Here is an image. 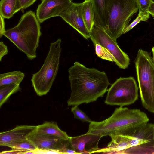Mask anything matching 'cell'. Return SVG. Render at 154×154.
<instances>
[{
  "instance_id": "22",
  "label": "cell",
  "mask_w": 154,
  "mask_h": 154,
  "mask_svg": "<svg viewBox=\"0 0 154 154\" xmlns=\"http://www.w3.org/2000/svg\"><path fill=\"white\" fill-rule=\"evenodd\" d=\"M93 43L95 46V53L98 57L102 59L115 62L114 57L108 50L98 43Z\"/></svg>"
},
{
  "instance_id": "18",
  "label": "cell",
  "mask_w": 154,
  "mask_h": 154,
  "mask_svg": "<svg viewBox=\"0 0 154 154\" xmlns=\"http://www.w3.org/2000/svg\"><path fill=\"white\" fill-rule=\"evenodd\" d=\"M82 13L86 26L90 32L94 24V15L91 0H85L82 2Z\"/></svg>"
},
{
  "instance_id": "20",
  "label": "cell",
  "mask_w": 154,
  "mask_h": 154,
  "mask_svg": "<svg viewBox=\"0 0 154 154\" xmlns=\"http://www.w3.org/2000/svg\"><path fill=\"white\" fill-rule=\"evenodd\" d=\"M20 90V84H13L0 87V107L11 95Z\"/></svg>"
},
{
  "instance_id": "26",
  "label": "cell",
  "mask_w": 154,
  "mask_h": 154,
  "mask_svg": "<svg viewBox=\"0 0 154 154\" xmlns=\"http://www.w3.org/2000/svg\"><path fill=\"white\" fill-rule=\"evenodd\" d=\"M148 20L145 17L138 14V16L135 20L131 24L128 25L124 29L123 34L128 32L141 21H146Z\"/></svg>"
},
{
  "instance_id": "34",
  "label": "cell",
  "mask_w": 154,
  "mask_h": 154,
  "mask_svg": "<svg viewBox=\"0 0 154 154\" xmlns=\"http://www.w3.org/2000/svg\"></svg>"
},
{
  "instance_id": "3",
  "label": "cell",
  "mask_w": 154,
  "mask_h": 154,
  "mask_svg": "<svg viewBox=\"0 0 154 154\" xmlns=\"http://www.w3.org/2000/svg\"><path fill=\"white\" fill-rule=\"evenodd\" d=\"M39 23L35 13L28 11L21 16L16 26L6 30L3 35L29 59L32 60L36 57V51L41 35Z\"/></svg>"
},
{
  "instance_id": "11",
  "label": "cell",
  "mask_w": 154,
  "mask_h": 154,
  "mask_svg": "<svg viewBox=\"0 0 154 154\" xmlns=\"http://www.w3.org/2000/svg\"><path fill=\"white\" fill-rule=\"evenodd\" d=\"M101 137L86 133L81 135L71 137L70 142L77 154L95 153L99 148L98 144Z\"/></svg>"
},
{
  "instance_id": "13",
  "label": "cell",
  "mask_w": 154,
  "mask_h": 154,
  "mask_svg": "<svg viewBox=\"0 0 154 154\" xmlns=\"http://www.w3.org/2000/svg\"><path fill=\"white\" fill-rule=\"evenodd\" d=\"M37 126L21 125L11 130L1 132L0 145L6 146L9 144L27 140L29 136L36 131Z\"/></svg>"
},
{
  "instance_id": "32",
  "label": "cell",
  "mask_w": 154,
  "mask_h": 154,
  "mask_svg": "<svg viewBox=\"0 0 154 154\" xmlns=\"http://www.w3.org/2000/svg\"><path fill=\"white\" fill-rule=\"evenodd\" d=\"M152 138L153 140H154V125H153L152 130Z\"/></svg>"
},
{
  "instance_id": "25",
  "label": "cell",
  "mask_w": 154,
  "mask_h": 154,
  "mask_svg": "<svg viewBox=\"0 0 154 154\" xmlns=\"http://www.w3.org/2000/svg\"><path fill=\"white\" fill-rule=\"evenodd\" d=\"M130 143L131 148L147 143L150 142L149 140L129 135Z\"/></svg>"
},
{
  "instance_id": "33",
  "label": "cell",
  "mask_w": 154,
  "mask_h": 154,
  "mask_svg": "<svg viewBox=\"0 0 154 154\" xmlns=\"http://www.w3.org/2000/svg\"><path fill=\"white\" fill-rule=\"evenodd\" d=\"M152 52L153 54V58L154 61V47H153L152 48Z\"/></svg>"
},
{
  "instance_id": "14",
  "label": "cell",
  "mask_w": 154,
  "mask_h": 154,
  "mask_svg": "<svg viewBox=\"0 0 154 154\" xmlns=\"http://www.w3.org/2000/svg\"><path fill=\"white\" fill-rule=\"evenodd\" d=\"M111 140L106 147L99 149L95 153L105 154L124 153L131 148L129 135L112 134L110 136Z\"/></svg>"
},
{
  "instance_id": "7",
  "label": "cell",
  "mask_w": 154,
  "mask_h": 154,
  "mask_svg": "<svg viewBox=\"0 0 154 154\" xmlns=\"http://www.w3.org/2000/svg\"><path fill=\"white\" fill-rule=\"evenodd\" d=\"M138 88L133 77H120L108 89L105 103L122 107L133 104L138 99Z\"/></svg>"
},
{
  "instance_id": "19",
  "label": "cell",
  "mask_w": 154,
  "mask_h": 154,
  "mask_svg": "<svg viewBox=\"0 0 154 154\" xmlns=\"http://www.w3.org/2000/svg\"><path fill=\"white\" fill-rule=\"evenodd\" d=\"M24 77V74L19 70L1 74L0 87L13 84H20Z\"/></svg>"
},
{
  "instance_id": "31",
  "label": "cell",
  "mask_w": 154,
  "mask_h": 154,
  "mask_svg": "<svg viewBox=\"0 0 154 154\" xmlns=\"http://www.w3.org/2000/svg\"><path fill=\"white\" fill-rule=\"evenodd\" d=\"M148 12L153 17H154V2L152 0Z\"/></svg>"
},
{
  "instance_id": "21",
  "label": "cell",
  "mask_w": 154,
  "mask_h": 154,
  "mask_svg": "<svg viewBox=\"0 0 154 154\" xmlns=\"http://www.w3.org/2000/svg\"><path fill=\"white\" fill-rule=\"evenodd\" d=\"M7 146L12 149L27 151L35 149L36 148L28 139L20 140L11 143Z\"/></svg>"
},
{
  "instance_id": "8",
  "label": "cell",
  "mask_w": 154,
  "mask_h": 154,
  "mask_svg": "<svg viewBox=\"0 0 154 154\" xmlns=\"http://www.w3.org/2000/svg\"><path fill=\"white\" fill-rule=\"evenodd\" d=\"M90 33V38L92 42L98 43L108 50L113 56L115 63L119 68L125 69L128 67L130 63V58L119 47L116 40L98 26L94 25Z\"/></svg>"
},
{
  "instance_id": "24",
  "label": "cell",
  "mask_w": 154,
  "mask_h": 154,
  "mask_svg": "<svg viewBox=\"0 0 154 154\" xmlns=\"http://www.w3.org/2000/svg\"><path fill=\"white\" fill-rule=\"evenodd\" d=\"M78 106H74L71 109L72 112L74 115V118L83 122L89 123L91 122L92 121L84 112L79 108Z\"/></svg>"
},
{
  "instance_id": "9",
  "label": "cell",
  "mask_w": 154,
  "mask_h": 154,
  "mask_svg": "<svg viewBox=\"0 0 154 154\" xmlns=\"http://www.w3.org/2000/svg\"><path fill=\"white\" fill-rule=\"evenodd\" d=\"M82 3L72 2L68 8L60 15L63 20L68 23L85 39L90 38V33L84 23L82 13Z\"/></svg>"
},
{
  "instance_id": "28",
  "label": "cell",
  "mask_w": 154,
  "mask_h": 154,
  "mask_svg": "<svg viewBox=\"0 0 154 154\" xmlns=\"http://www.w3.org/2000/svg\"><path fill=\"white\" fill-rule=\"evenodd\" d=\"M8 53L7 46L4 44L3 42H0V61H1L2 58Z\"/></svg>"
},
{
  "instance_id": "5",
  "label": "cell",
  "mask_w": 154,
  "mask_h": 154,
  "mask_svg": "<svg viewBox=\"0 0 154 154\" xmlns=\"http://www.w3.org/2000/svg\"><path fill=\"white\" fill-rule=\"evenodd\" d=\"M138 10L136 0H110L108 19L103 29L113 39L116 40L123 34Z\"/></svg>"
},
{
  "instance_id": "17",
  "label": "cell",
  "mask_w": 154,
  "mask_h": 154,
  "mask_svg": "<svg viewBox=\"0 0 154 154\" xmlns=\"http://www.w3.org/2000/svg\"><path fill=\"white\" fill-rule=\"evenodd\" d=\"M21 10L19 0H1L0 14L4 18L9 19Z\"/></svg>"
},
{
  "instance_id": "27",
  "label": "cell",
  "mask_w": 154,
  "mask_h": 154,
  "mask_svg": "<svg viewBox=\"0 0 154 154\" xmlns=\"http://www.w3.org/2000/svg\"><path fill=\"white\" fill-rule=\"evenodd\" d=\"M21 10H23L32 5L36 0H19Z\"/></svg>"
},
{
  "instance_id": "2",
  "label": "cell",
  "mask_w": 154,
  "mask_h": 154,
  "mask_svg": "<svg viewBox=\"0 0 154 154\" xmlns=\"http://www.w3.org/2000/svg\"><path fill=\"white\" fill-rule=\"evenodd\" d=\"M149 121L146 114L139 109L120 106L106 119L101 122L92 121L87 133L102 137L112 134L133 136Z\"/></svg>"
},
{
  "instance_id": "30",
  "label": "cell",
  "mask_w": 154,
  "mask_h": 154,
  "mask_svg": "<svg viewBox=\"0 0 154 154\" xmlns=\"http://www.w3.org/2000/svg\"><path fill=\"white\" fill-rule=\"evenodd\" d=\"M26 151H20L12 149L11 150L7 151H2L0 152L2 154H25Z\"/></svg>"
},
{
  "instance_id": "12",
  "label": "cell",
  "mask_w": 154,
  "mask_h": 154,
  "mask_svg": "<svg viewBox=\"0 0 154 154\" xmlns=\"http://www.w3.org/2000/svg\"><path fill=\"white\" fill-rule=\"evenodd\" d=\"M54 135L37 132L36 131L28 137L29 140L36 148L45 150H53L59 152L63 139Z\"/></svg>"
},
{
  "instance_id": "16",
  "label": "cell",
  "mask_w": 154,
  "mask_h": 154,
  "mask_svg": "<svg viewBox=\"0 0 154 154\" xmlns=\"http://www.w3.org/2000/svg\"><path fill=\"white\" fill-rule=\"evenodd\" d=\"M36 131L39 133L54 135L65 139L71 137L66 132L60 129L57 123L54 122H47L37 126Z\"/></svg>"
},
{
  "instance_id": "6",
  "label": "cell",
  "mask_w": 154,
  "mask_h": 154,
  "mask_svg": "<svg viewBox=\"0 0 154 154\" xmlns=\"http://www.w3.org/2000/svg\"><path fill=\"white\" fill-rule=\"evenodd\" d=\"M61 40L51 43L48 53L40 70L32 75V85L37 95H46L50 90L59 67Z\"/></svg>"
},
{
  "instance_id": "10",
  "label": "cell",
  "mask_w": 154,
  "mask_h": 154,
  "mask_svg": "<svg viewBox=\"0 0 154 154\" xmlns=\"http://www.w3.org/2000/svg\"><path fill=\"white\" fill-rule=\"evenodd\" d=\"M72 0H42L36 10L40 23L51 17L60 16L70 5Z\"/></svg>"
},
{
  "instance_id": "29",
  "label": "cell",
  "mask_w": 154,
  "mask_h": 154,
  "mask_svg": "<svg viewBox=\"0 0 154 154\" xmlns=\"http://www.w3.org/2000/svg\"><path fill=\"white\" fill-rule=\"evenodd\" d=\"M0 37L1 38L3 35V34L6 30L5 29L4 18L0 14Z\"/></svg>"
},
{
  "instance_id": "4",
  "label": "cell",
  "mask_w": 154,
  "mask_h": 154,
  "mask_svg": "<svg viewBox=\"0 0 154 154\" xmlns=\"http://www.w3.org/2000/svg\"><path fill=\"white\" fill-rule=\"evenodd\" d=\"M143 106L154 113V61L150 54L139 49L134 61Z\"/></svg>"
},
{
  "instance_id": "1",
  "label": "cell",
  "mask_w": 154,
  "mask_h": 154,
  "mask_svg": "<svg viewBox=\"0 0 154 154\" xmlns=\"http://www.w3.org/2000/svg\"><path fill=\"white\" fill-rule=\"evenodd\" d=\"M68 71L71 89L68 106L96 101L107 91L110 83L105 72L87 67L77 61Z\"/></svg>"
},
{
  "instance_id": "15",
  "label": "cell",
  "mask_w": 154,
  "mask_h": 154,
  "mask_svg": "<svg viewBox=\"0 0 154 154\" xmlns=\"http://www.w3.org/2000/svg\"><path fill=\"white\" fill-rule=\"evenodd\" d=\"M94 15V26L103 29L108 19V8L110 0H91Z\"/></svg>"
},
{
  "instance_id": "23",
  "label": "cell",
  "mask_w": 154,
  "mask_h": 154,
  "mask_svg": "<svg viewBox=\"0 0 154 154\" xmlns=\"http://www.w3.org/2000/svg\"><path fill=\"white\" fill-rule=\"evenodd\" d=\"M139 11L138 14L148 19L149 17V9L152 0H136Z\"/></svg>"
}]
</instances>
